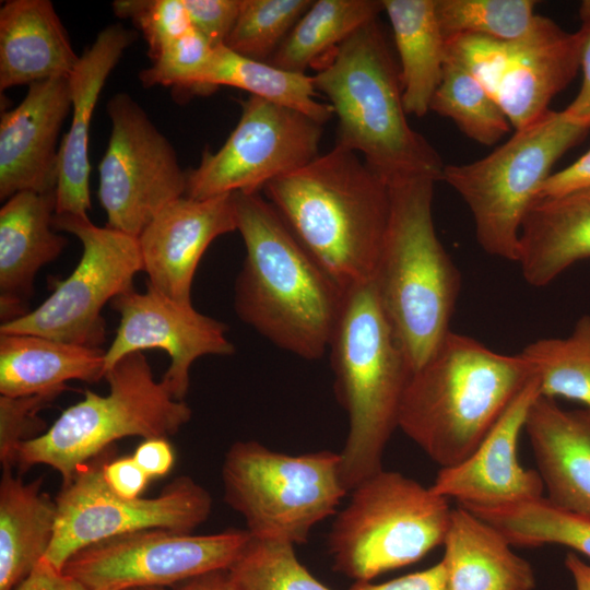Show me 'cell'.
Here are the masks:
<instances>
[{"mask_svg":"<svg viewBox=\"0 0 590 590\" xmlns=\"http://www.w3.org/2000/svg\"><path fill=\"white\" fill-rule=\"evenodd\" d=\"M246 247L234 288L241 321L274 345L306 359L329 349L346 291L304 248L259 192H233Z\"/></svg>","mask_w":590,"mask_h":590,"instance_id":"6da1fadb","label":"cell"},{"mask_svg":"<svg viewBox=\"0 0 590 590\" xmlns=\"http://www.w3.org/2000/svg\"><path fill=\"white\" fill-rule=\"evenodd\" d=\"M263 190L304 248L343 290L374 280L390 193L357 153L334 144Z\"/></svg>","mask_w":590,"mask_h":590,"instance_id":"7a4b0ae2","label":"cell"},{"mask_svg":"<svg viewBox=\"0 0 590 590\" xmlns=\"http://www.w3.org/2000/svg\"><path fill=\"white\" fill-rule=\"evenodd\" d=\"M534 377L527 359L452 330L412 373L398 427L440 468L462 462Z\"/></svg>","mask_w":590,"mask_h":590,"instance_id":"3957f363","label":"cell"},{"mask_svg":"<svg viewBox=\"0 0 590 590\" xmlns=\"http://www.w3.org/2000/svg\"><path fill=\"white\" fill-rule=\"evenodd\" d=\"M319 64L314 84L338 118L335 144L361 154L388 185L413 178L441 180V157L408 122L399 63L377 19Z\"/></svg>","mask_w":590,"mask_h":590,"instance_id":"277c9868","label":"cell"},{"mask_svg":"<svg viewBox=\"0 0 590 590\" xmlns=\"http://www.w3.org/2000/svg\"><path fill=\"white\" fill-rule=\"evenodd\" d=\"M328 350L337 400L350 423L340 474L351 492L382 470L385 448L398 427L413 373L373 281L346 291Z\"/></svg>","mask_w":590,"mask_h":590,"instance_id":"5b68a950","label":"cell"},{"mask_svg":"<svg viewBox=\"0 0 590 590\" xmlns=\"http://www.w3.org/2000/svg\"><path fill=\"white\" fill-rule=\"evenodd\" d=\"M413 178L389 186L390 213L373 283L412 371L451 331L461 275L433 221L434 184Z\"/></svg>","mask_w":590,"mask_h":590,"instance_id":"8992f818","label":"cell"},{"mask_svg":"<svg viewBox=\"0 0 590 590\" xmlns=\"http://www.w3.org/2000/svg\"><path fill=\"white\" fill-rule=\"evenodd\" d=\"M105 379L109 386L106 396L85 389L83 399L66 409L42 435L22 442L15 467L24 472L36 464L49 465L60 473L64 485L116 440L168 438L191 418L190 406L155 380L142 352L121 358Z\"/></svg>","mask_w":590,"mask_h":590,"instance_id":"52a82bcc","label":"cell"},{"mask_svg":"<svg viewBox=\"0 0 590 590\" xmlns=\"http://www.w3.org/2000/svg\"><path fill=\"white\" fill-rule=\"evenodd\" d=\"M588 132L550 109L485 157L445 165L441 180L468 205L486 253L517 261L521 225L541 187L555 163Z\"/></svg>","mask_w":590,"mask_h":590,"instance_id":"ba28073f","label":"cell"},{"mask_svg":"<svg viewBox=\"0 0 590 590\" xmlns=\"http://www.w3.org/2000/svg\"><path fill=\"white\" fill-rule=\"evenodd\" d=\"M351 492L328 541L333 568L355 582L416 563L442 545L452 508L430 487L382 469Z\"/></svg>","mask_w":590,"mask_h":590,"instance_id":"9c48e42d","label":"cell"},{"mask_svg":"<svg viewBox=\"0 0 590 590\" xmlns=\"http://www.w3.org/2000/svg\"><path fill=\"white\" fill-rule=\"evenodd\" d=\"M340 462V452L287 455L236 441L223 461L224 499L251 536L302 544L347 493Z\"/></svg>","mask_w":590,"mask_h":590,"instance_id":"30bf717a","label":"cell"},{"mask_svg":"<svg viewBox=\"0 0 590 590\" xmlns=\"http://www.w3.org/2000/svg\"><path fill=\"white\" fill-rule=\"evenodd\" d=\"M52 226L81 241L79 263L68 278L56 281L52 293L38 307L1 323L0 333L101 347L106 340L104 306L133 290L135 274L143 271L139 239L106 225L96 226L88 216L55 214Z\"/></svg>","mask_w":590,"mask_h":590,"instance_id":"8fae6325","label":"cell"},{"mask_svg":"<svg viewBox=\"0 0 590 590\" xmlns=\"http://www.w3.org/2000/svg\"><path fill=\"white\" fill-rule=\"evenodd\" d=\"M109 447L82 465L56 497L57 518L46 558L57 568L80 550L102 540L144 529L191 533L210 516V493L193 479H174L155 497L128 499L106 484Z\"/></svg>","mask_w":590,"mask_h":590,"instance_id":"7c38bea8","label":"cell"},{"mask_svg":"<svg viewBox=\"0 0 590 590\" xmlns=\"http://www.w3.org/2000/svg\"><path fill=\"white\" fill-rule=\"evenodd\" d=\"M240 105V118L223 145L205 149L199 165L186 170V197L259 192L320 154L322 123L253 95Z\"/></svg>","mask_w":590,"mask_h":590,"instance_id":"4fadbf2b","label":"cell"},{"mask_svg":"<svg viewBox=\"0 0 590 590\" xmlns=\"http://www.w3.org/2000/svg\"><path fill=\"white\" fill-rule=\"evenodd\" d=\"M249 538L247 530L238 529L201 535L167 529L138 530L80 550L62 570L90 590L169 588L226 570Z\"/></svg>","mask_w":590,"mask_h":590,"instance_id":"5bb4252c","label":"cell"},{"mask_svg":"<svg viewBox=\"0 0 590 590\" xmlns=\"http://www.w3.org/2000/svg\"><path fill=\"white\" fill-rule=\"evenodd\" d=\"M107 114L111 131L98 165V200L107 227L138 237L165 205L185 196L186 170L129 94L116 93Z\"/></svg>","mask_w":590,"mask_h":590,"instance_id":"9a60e30c","label":"cell"},{"mask_svg":"<svg viewBox=\"0 0 590 590\" xmlns=\"http://www.w3.org/2000/svg\"><path fill=\"white\" fill-rule=\"evenodd\" d=\"M110 303L119 315V324L105 351L106 373L129 354L163 350L170 363L161 381L174 399L185 401L196 359L235 353L224 322L199 312L192 304L169 298L148 283L145 292L133 288Z\"/></svg>","mask_w":590,"mask_h":590,"instance_id":"2e32d148","label":"cell"},{"mask_svg":"<svg viewBox=\"0 0 590 590\" xmlns=\"http://www.w3.org/2000/svg\"><path fill=\"white\" fill-rule=\"evenodd\" d=\"M534 376L515 397L475 450L462 462L440 468L430 489L468 509L491 508L544 497L538 470L526 469L518 444L531 405L540 396Z\"/></svg>","mask_w":590,"mask_h":590,"instance_id":"e0dca14e","label":"cell"},{"mask_svg":"<svg viewBox=\"0 0 590 590\" xmlns=\"http://www.w3.org/2000/svg\"><path fill=\"white\" fill-rule=\"evenodd\" d=\"M235 231L233 193L173 200L138 236L146 283L176 302L192 304V280L203 253L215 238Z\"/></svg>","mask_w":590,"mask_h":590,"instance_id":"ac0fdd59","label":"cell"},{"mask_svg":"<svg viewBox=\"0 0 590 590\" xmlns=\"http://www.w3.org/2000/svg\"><path fill=\"white\" fill-rule=\"evenodd\" d=\"M71 111L68 78L28 85L0 119V200L22 191L50 192L58 182V138Z\"/></svg>","mask_w":590,"mask_h":590,"instance_id":"d6986e66","label":"cell"},{"mask_svg":"<svg viewBox=\"0 0 590 590\" xmlns=\"http://www.w3.org/2000/svg\"><path fill=\"white\" fill-rule=\"evenodd\" d=\"M137 30L113 24L102 30L68 76L71 123L60 142L55 214L87 216L91 210L88 135L98 96Z\"/></svg>","mask_w":590,"mask_h":590,"instance_id":"ffe728a7","label":"cell"},{"mask_svg":"<svg viewBox=\"0 0 590 590\" xmlns=\"http://www.w3.org/2000/svg\"><path fill=\"white\" fill-rule=\"evenodd\" d=\"M580 69V34L568 33L539 15L531 31L510 43L509 59L495 99L515 130L522 129L548 109Z\"/></svg>","mask_w":590,"mask_h":590,"instance_id":"44dd1931","label":"cell"},{"mask_svg":"<svg viewBox=\"0 0 590 590\" xmlns=\"http://www.w3.org/2000/svg\"><path fill=\"white\" fill-rule=\"evenodd\" d=\"M524 430L544 497L558 508L590 517V409H564L540 394Z\"/></svg>","mask_w":590,"mask_h":590,"instance_id":"7402d4cb","label":"cell"},{"mask_svg":"<svg viewBox=\"0 0 590 590\" xmlns=\"http://www.w3.org/2000/svg\"><path fill=\"white\" fill-rule=\"evenodd\" d=\"M56 190L22 191L0 209V318L1 323L28 312L37 272L56 260L68 239L56 233Z\"/></svg>","mask_w":590,"mask_h":590,"instance_id":"603a6c76","label":"cell"},{"mask_svg":"<svg viewBox=\"0 0 590 590\" xmlns=\"http://www.w3.org/2000/svg\"><path fill=\"white\" fill-rule=\"evenodd\" d=\"M79 58L50 0H8L1 5V92L68 78Z\"/></svg>","mask_w":590,"mask_h":590,"instance_id":"cb8c5ba5","label":"cell"},{"mask_svg":"<svg viewBox=\"0 0 590 590\" xmlns=\"http://www.w3.org/2000/svg\"><path fill=\"white\" fill-rule=\"evenodd\" d=\"M590 258V186L539 198L520 229L517 263L533 287Z\"/></svg>","mask_w":590,"mask_h":590,"instance_id":"d4e9b609","label":"cell"},{"mask_svg":"<svg viewBox=\"0 0 590 590\" xmlns=\"http://www.w3.org/2000/svg\"><path fill=\"white\" fill-rule=\"evenodd\" d=\"M441 558L448 590H532L531 565L494 526L469 509L452 508Z\"/></svg>","mask_w":590,"mask_h":590,"instance_id":"484cf974","label":"cell"},{"mask_svg":"<svg viewBox=\"0 0 590 590\" xmlns=\"http://www.w3.org/2000/svg\"><path fill=\"white\" fill-rule=\"evenodd\" d=\"M105 351L23 333H0V394L62 393L67 382L105 378Z\"/></svg>","mask_w":590,"mask_h":590,"instance_id":"4316f807","label":"cell"},{"mask_svg":"<svg viewBox=\"0 0 590 590\" xmlns=\"http://www.w3.org/2000/svg\"><path fill=\"white\" fill-rule=\"evenodd\" d=\"M57 518L42 479L25 483L12 470L0 481V590H15L46 556Z\"/></svg>","mask_w":590,"mask_h":590,"instance_id":"83f0119b","label":"cell"},{"mask_svg":"<svg viewBox=\"0 0 590 590\" xmlns=\"http://www.w3.org/2000/svg\"><path fill=\"white\" fill-rule=\"evenodd\" d=\"M399 57L406 114L423 117L438 87L446 40L435 11V0H382Z\"/></svg>","mask_w":590,"mask_h":590,"instance_id":"f1b7e54d","label":"cell"},{"mask_svg":"<svg viewBox=\"0 0 590 590\" xmlns=\"http://www.w3.org/2000/svg\"><path fill=\"white\" fill-rule=\"evenodd\" d=\"M220 85L244 90L250 95L305 114L322 125L333 116L331 106L317 99L312 75L244 57L226 46L214 49L189 88L206 91Z\"/></svg>","mask_w":590,"mask_h":590,"instance_id":"f546056e","label":"cell"},{"mask_svg":"<svg viewBox=\"0 0 590 590\" xmlns=\"http://www.w3.org/2000/svg\"><path fill=\"white\" fill-rule=\"evenodd\" d=\"M380 12H384L382 0L314 1L269 62L305 73Z\"/></svg>","mask_w":590,"mask_h":590,"instance_id":"4dcf8cb0","label":"cell"},{"mask_svg":"<svg viewBox=\"0 0 590 590\" xmlns=\"http://www.w3.org/2000/svg\"><path fill=\"white\" fill-rule=\"evenodd\" d=\"M469 510L498 529L512 545L559 544L590 558V517L558 508L545 497Z\"/></svg>","mask_w":590,"mask_h":590,"instance_id":"1f68e13d","label":"cell"},{"mask_svg":"<svg viewBox=\"0 0 590 590\" xmlns=\"http://www.w3.org/2000/svg\"><path fill=\"white\" fill-rule=\"evenodd\" d=\"M538 379L541 396L563 398L590 409V316L566 337L542 338L521 350Z\"/></svg>","mask_w":590,"mask_h":590,"instance_id":"d6a6232c","label":"cell"},{"mask_svg":"<svg viewBox=\"0 0 590 590\" xmlns=\"http://www.w3.org/2000/svg\"><path fill=\"white\" fill-rule=\"evenodd\" d=\"M430 110L449 118L468 138L483 145L495 144L511 127L485 87L463 66L447 57Z\"/></svg>","mask_w":590,"mask_h":590,"instance_id":"836d02e7","label":"cell"},{"mask_svg":"<svg viewBox=\"0 0 590 590\" xmlns=\"http://www.w3.org/2000/svg\"><path fill=\"white\" fill-rule=\"evenodd\" d=\"M535 4L533 0H435V11L445 40L473 34L514 43L536 23Z\"/></svg>","mask_w":590,"mask_h":590,"instance_id":"e575fe53","label":"cell"},{"mask_svg":"<svg viewBox=\"0 0 590 590\" xmlns=\"http://www.w3.org/2000/svg\"><path fill=\"white\" fill-rule=\"evenodd\" d=\"M234 590H331L298 560L294 544L249 538L226 569Z\"/></svg>","mask_w":590,"mask_h":590,"instance_id":"d590c367","label":"cell"},{"mask_svg":"<svg viewBox=\"0 0 590 590\" xmlns=\"http://www.w3.org/2000/svg\"><path fill=\"white\" fill-rule=\"evenodd\" d=\"M314 0H243L225 46L244 57L269 61Z\"/></svg>","mask_w":590,"mask_h":590,"instance_id":"8d00e7d4","label":"cell"},{"mask_svg":"<svg viewBox=\"0 0 590 590\" xmlns=\"http://www.w3.org/2000/svg\"><path fill=\"white\" fill-rule=\"evenodd\" d=\"M113 9L118 17L129 19L143 34L152 61L192 30L184 0H116Z\"/></svg>","mask_w":590,"mask_h":590,"instance_id":"74e56055","label":"cell"},{"mask_svg":"<svg viewBox=\"0 0 590 590\" xmlns=\"http://www.w3.org/2000/svg\"><path fill=\"white\" fill-rule=\"evenodd\" d=\"M215 48L196 30L167 46L152 64L139 74L145 87L163 85L189 88L209 62Z\"/></svg>","mask_w":590,"mask_h":590,"instance_id":"f35d334b","label":"cell"},{"mask_svg":"<svg viewBox=\"0 0 590 590\" xmlns=\"http://www.w3.org/2000/svg\"><path fill=\"white\" fill-rule=\"evenodd\" d=\"M60 393L11 398L0 396V461L2 470L15 467L16 451L24 441L42 435L45 422L39 411Z\"/></svg>","mask_w":590,"mask_h":590,"instance_id":"ab89813d","label":"cell"},{"mask_svg":"<svg viewBox=\"0 0 590 590\" xmlns=\"http://www.w3.org/2000/svg\"><path fill=\"white\" fill-rule=\"evenodd\" d=\"M509 54L510 43L473 34L449 38L445 47V57L463 66L494 99Z\"/></svg>","mask_w":590,"mask_h":590,"instance_id":"60d3db41","label":"cell"},{"mask_svg":"<svg viewBox=\"0 0 590 590\" xmlns=\"http://www.w3.org/2000/svg\"><path fill=\"white\" fill-rule=\"evenodd\" d=\"M243 0H184L191 26L213 48L225 43L238 17Z\"/></svg>","mask_w":590,"mask_h":590,"instance_id":"b9f144b4","label":"cell"},{"mask_svg":"<svg viewBox=\"0 0 590 590\" xmlns=\"http://www.w3.org/2000/svg\"><path fill=\"white\" fill-rule=\"evenodd\" d=\"M104 464L103 475L108 487L118 496L134 499L140 497L151 480L138 465L133 457L113 459Z\"/></svg>","mask_w":590,"mask_h":590,"instance_id":"7bdbcfd3","label":"cell"},{"mask_svg":"<svg viewBox=\"0 0 590 590\" xmlns=\"http://www.w3.org/2000/svg\"><path fill=\"white\" fill-rule=\"evenodd\" d=\"M349 590H448L441 562L429 568L381 582L357 581Z\"/></svg>","mask_w":590,"mask_h":590,"instance_id":"ee69618b","label":"cell"},{"mask_svg":"<svg viewBox=\"0 0 590 590\" xmlns=\"http://www.w3.org/2000/svg\"><path fill=\"white\" fill-rule=\"evenodd\" d=\"M580 34V69L582 81L573 102L562 110L565 117L590 131V20L583 21Z\"/></svg>","mask_w":590,"mask_h":590,"instance_id":"f6af8a7d","label":"cell"},{"mask_svg":"<svg viewBox=\"0 0 590 590\" xmlns=\"http://www.w3.org/2000/svg\"><path fill=\"white\" fill-rule=\"evenodd\" d=\"M132 457L150 479L165 476L175 461L172 445L167 438L162 437L144 439Z\"/></svg>","mask_w":590,"mask_h":590,"instance_id":"bcb514c9","label":"cell"},{"mask_svg":"<svg viewBox=\"0 0 590 590\" xmlns=\"http://www.w3.org/2000/svg\"><path fill=\"white\" fill-rule=\"evenodd\" d=\"M590 186V150L567 167L552 173L540 189L539 198L557 196Z\"/></svg>","mask_w":590,"mask_h":590,"instance_id":"7dc6e473","label":"cell"},{"mask_svg":"<svg viewBox=\"0 0 590 590\" xmlns=\"http://www.w3.org/2000/svg\"><path fill=\"white\" fill-rule=\"evenodd\" d=\"M15 590H90L79 580L68 576L52 565L46 557L42 558L31 574Z\"/></svg>","mask_w":590,"mask_h":590,"instance_id":"c3c4849f","label":"cell"},{"mask_svg":"<svg viewBox=\"0 0 590 590\" xmlns=\"http://www.w3.org/2000/svg\"><path fill=\"white\" fill-rule=\"evenodd\" d=\"M140 590H234L226 570L198 576L169 588H145Z\"/></svg>","mask_w":590,"mask_h":590,"instance_id":"681fc988","label":"cell"},{"mask_svg":"<svg viewBox=\"0 0 590 590\" xmlns=\"http://www.w3.org/2000/svg\"><path fill=\"white\" fill-rule=\"evenodd\" d=\"M565 565L571 575L576 590H590V565L578 557L574 552H568Z\"/></svg>","mask_w":590,"mask_h":590,"instance_id":"f907efd6","label":"cell"},{"mask_svg":"<svg viewBox=\"0 0 590 590\" xmlns=\"http://www.w3.org/2000/svg\"><path fill=\"white\" fill-rule=\"evenodd\" d=\"M579 15L582 22L590 20V0H585L581 2L579 7Z\"/></svg>","mask_w":590,"mask_h":590,"instance_id":"816d5d0a","label":"cell"}]
</instances>
